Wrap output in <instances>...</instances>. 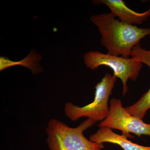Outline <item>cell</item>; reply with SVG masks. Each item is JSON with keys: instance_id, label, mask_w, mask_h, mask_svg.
I'll list each match as a JSON object with an SVG mask.
<instances>
[{"instance_id": "6", "label": "cell", "mask_w": 150, "mask_h": 150, "mask_svg": "<svg viewBox=\"0 0 150 150\" xmlns=\"http://www.w3.org/2000/svg\"><path fill=\"white\" fill-rule=\"evenodd\" d=\"M95 4H103L110 9V13L119 18L122 22L128 24H141L150 16V8L145 12L140 13L129 8L122 0H98Z\"/></svg>"}, {"instance_id": "8", "label": "cell", "mask_w": 150, "mask_h": 150, "mask_svg": "<svg viewBox=\"0 0 150 150\" xmlns=\"http://www.w3.org/2000/svg\"><path fill=\"white\" fill-rule=\"evenodd\" d=\"M89 140L99 144L112 143L119 145L124 150H150V147L144 146L133 143L123 134H115L111 129L102 127L91 136Z\"/></svg>"}, {"instance_id": "4", "label": "cell", "mask_w": 150, "mask_h": 150, "mask_svg": "<svg viewBox=\"0 0 150 150\" xmlns=\"http://www.w3.org/2000/svg\"><path fill=\"white\" fill-rule=\"evenodd\" d=\"M85 64L87 68L95 70L100 66L110 67L114 76L121 80L123 84L122 93L125 96L128 92V80L135 81L139 76L143 65L137 57L131 58L111 56L98 51H89L84 56Z\"/></svg>"}, {"instance_id": "1", "label": "cell", "mask_w": 150, "mask_h": 150, "mask_svg": "<svg viewBox=\"0 0 150 150\" xmlns=\"http://www.w3.org/2000/svg\"><path fill=\"white\" fill-rule=\"evenodd\" d=\"M91 20L98 28L101 44L111 56L129 58L134 46L150 35V28H140L122 22L110 13L93 16Z\"/></svg>"}, {"instance_id": "9", "label": "cell", "mask_w": 150, "mask_h": 150, "mask_svg": "<svg viewBox=\"0 0 150 150\" xmlns=\"http://www.w3.org/2000/svg\"><path fill=\"white\" fill-rule=\"evenodd\" d=\"M41 59V56L33 50L27 57L18 62H13L5 56H1L0 71L13 66H22L28 68L31 70L33 74L36 75L43 71L39 64V62Z\"/></svg>"}, {"instance_id": "5", "label": "cell", "mask_w": 150, "mask_h": 150, "mask_svg": "<svg viewBox=\"0 0 150 150\" xmlns=\"http://www.w3.org/2000/svg\"><path fill=\"white\" fill-rule=\"evenodd\" d=\"M109 108L108 115L98 124L99 128L120 130L127 138H133L130 133L139 137L143 135L150 137V123H145L142 119L129 114L122 106L121 99L110 100Z\"/></svg>"}, {"instance_id": "2", "label": "cell", "mask_w": 150, "mask_h": 150, "mask_svg": "<svg viewBox=\"0 0 150 150\" xmlns=\"http://www.w3.org/2000/svg\"><path fill=\"white\" fill-rule=\"evenodd\" d=\"M96 123L87 119L76 128H71L64 123L52 118L46 128L47 143L50 150H102L103 144L88 140L84 131Z\"/></svg>"}, {"instance_id": "3", "label": "cell", "mask_w": 150, "mask_h": 150, "mask_svg": "<svg viewBox=\"0 0 150 150\" xmlns=\"http://www.w3.org/2000/svg\"><path fill=\"white\" fill-rule=\"evenodd\" d=\"M117 78L109 73L105 74L101 81L95 87L96 91L93 101L80 107L72 103L65 104L64 112L68 118L76 121L82 117H86L96 122L102 121L109 114L110 108L108 100L115 87Z\"/></svg>"}, {"instance_id": "7", "label": "cell", "mask_w": 150, "mask_h": 150, "mask_svg": "<svg viewBox=\"0 0 150 150\" xmlns=\"http://www.w3.org/2000/svg\"><path fill=\"white\" fill-rule=\"evenodd\" d=\"M132 56H136L150 68V51L143 49L138 43L133 48L131 54ZM125 109L131 115L143 120L147 111L150 109V88L137 102Z\"/></svg>"}]
</instances>
